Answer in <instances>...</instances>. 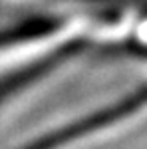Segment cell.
<instances>
[{
    "label": "cell",
    "mask_w": 147,
    "mask_h": 149,
    "mask_svg": "<svg viewBox=\"0 0 147 149\" xmlns=\"http://www.w3.org/2000/svg\"><path fill=\"white\" fill-rule=\"evenodd\" d=\"M137 103H143L141 92L135 97L129 95V97L121 100L119 103H113L105 109H100V111L90 113L86 117H79L66 127L48 131L44 135H40L38 139L16 149H76L84 143L82 139H93L95 135L111 129L113 123L125 121L129 117V113L133 111V105H137Z\"/></svg>",
    "instance_id": "cell-1"
}]
</instances>
